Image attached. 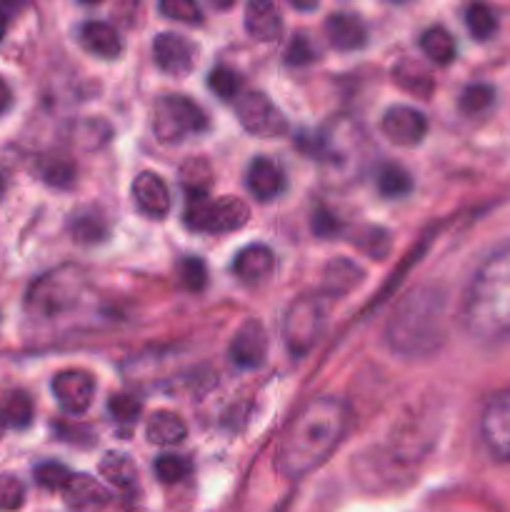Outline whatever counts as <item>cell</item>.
<instances>
[{"mask_svg":"<svg viewBox=\"0 0 510 512\" xmlns=\"http://www.w3.org/2000/svg\"><path fill=\"white\" fill-rule=\"evenodd\" d=\"M100 475L120 493H133L138 483V470L135 463L123 453H108L100 460Z\"/></svg>","mask_w":510,"mask_h":512,"instance_id":"cb8c5ba5","label":"cell"},{"mask_svg":"<svg viewBox=\"0 0 510 512\" xmlns=\"http://www.w3.org/2000/svg\"><path fill=\"white\" fill-rule=\"evenodd\" d=\"M25 488L13 475H0V512H13L23 508Z\"/></svg>","mask_w":510,"mask_h":512,"instance_id":"74e56055","label":"cell"},{"mask_svg":"<svg viewBox=\"0 0 510 512\" xmlns=\"http://www.w3.org/2000/svg\"><path fill=\"white\" fill-rule=\"evenodd\" d=\"M180 280H183V285L188 290L200 293V290L205 288V283H208V268H205L203 260L185 258L183 263H180Z\"/></svg>","mask_w":510,"mask_h":512,"instance_id":"ab89813d","label":"cell"},{"mask_svg":"<svg viewBox=\"0 0 510 512\" xmlns=\"http://www.w3.org/2000/svg\"><path fill=\"white\" fill-rule=\"evenodd\" d=\"M53 395L63 413L80 415L93 403L95 380L85 370H63L53 378Z\"/></svg>","mask_w":510,"mask_h":512,"instance_id":"8fae6325","label":"cell"},{"mask_svg":"<svg viewBox=\"0 0 510 512\" xmlns=\"http://www.w3.org/2000/svg\"><path fill=\"white\" fill-rule=\"evenodd\" d=\"M250 218V208L245 200L225 195V198L210 200L208 195L203 198H190L185 208L183 220L195 233H233L240 230Z\"/></svg>","mask_w":510,"mask_h":512,"instance_id":"8992f818","label":"cell"},{"mask_svg":"<svg viewBox=\"0 0 510 512\" xmlns=\"http://www.w3.org/2000/svg\"><path fill=\"white\" fill-rule=\"evenodd\" d=\"M140 408H143V405H140V400L135 398V395H128V393H118L108 400L110 415H113L115 420H120V423H135L140 415Z\"/></svg>","mask_w":510,"mask_h":512,"instance_id":"f35d334b","label":"cell"},{"mask_svg":"<svg viewBox=\"0 0 510 512\" xmlns=\"http://www.w3.org/2000/svg\"><path fill=\"white\" fill-rule=\"evenodd\" d=\"M393 3H405V0H393Z\"/></svg>","mask_w":510,"mask_h":512,"instance_id":"816d5d0a","label":"cell"},{"mask_svg":"<svg viewBox=\"0 0 510 512\" xmlns=\"http://www.w3.org/2000/svg\"><path fill=\"white\" fill-rule=\"evenodd\" d=\"M0 410H3L8 428L25 430L33 423V400L25 393H20V390L10 393L8 398H5V403L0 405Z\"/></svg>","mask_w":510,"mask_h":512,"instance_id":"f1b7e54d","label":"cell"},{"mask_svg":"<svg viewBox=\"0 0 510 512\" xmlns=\"http://www.w3.org/2000/svg\"><path fill=\"white\" fill-rule=\"evenodd\" d=\"M378 190L383 198H405L413 190V178L400 165L385 163L378 170Z\"/></svg>","mask_w":510,"mask_h":512,"instance_id":"83f0119b","label":"cell"},{"mask_svg":"<svg viewBox=\"0 0 510 512\" xmlns=\"http://www.w3.org/2000/svg\"><path fill=\"white\" fill-rule=\"evenodd\" d=\"M210 3H213L218 10H228V8H233L235 0H210Z\"/></svg>","mask_w":510,"mask_h":512,"instance_id":"7dc6e473","label":"cell"},{"mask_svg":"<svg viewBox=\"0 0 510 512\" xmlns=\"http://www.w3.org/2000/svg\"><path fill=\"white\" fill-rule=\"evenodd\" d=\"M153 58L163 73L185 75L190 73L195 60V48L188 38L178 33H160L153 40Z\"/></svg>","mask_w":510,"mask_h":512,"instance_id":"5bb4252c","label":"cell"},{"mask_svg":"<svg viewBox=\"0 0 510 512\" xmlns=\"http://www.w3.org/2000/svg\"><path fill=\"white\" fill-rule=\"evenodd\" d=\"M480 438L495 460L510 463V390L488 398L480 413Z\"/></svg>","mask_w":510,"mask_h":512,"instance_id":"9c48e42d","label":"cell"},{"mask_svg":"<svg viewBox=\"0 0 510 512\" xmlns=\"http://www.w3.org/2000/svg\"><path fill=\"white\" fill-rule=\"evenodd\" d=\"M23 3L25 0H0V8L10 15V13H18V10L23 8Z\"/></svg>","mask_w":510,"mask_h":512,"instance_id":"f6af8a7d","label":"cell"},{"mask_svg":"<svg viewBox=\"0 0 510 512\" xmlns=\"http://www.w3.org/2000/svg\"><path fill=\"white\" fill-rule=\"evenodd\" d=\"M245 30L258 43H275L283 33V18L273 0H248L243 13Z\"/></svg>","mask_w":510,"mask_h":512,"instance_id":"9a60e30c","label":"cell"},{"mask_svg":"<svg viewBox=\"0 0 510 512\" xmlns=\"http://www.w3.org/2000/svg\"><path fill=\"white\" fill-rule=\"evenodd\" d=\"M5 30H8V13L0 8V43H3V38H5Z\"/></svg>","mask_w":510,"mask_h":512,"instance_id":"bcb514c9","label":"cell"},{"mask_svg":"<svg viewBox=\"0 0 510 512\" xmlns=\"http://www.w3.org/2000/svg\"><path fill=\"white\" fill-rule=\"evenodd\" d=\"M80 3H85V5H95V3H103V0H80Z\"/></svg>","mask_w":510,"mask_h":512,"instance_id":"f907efd6","label":"cell"},{"mask_svg":"<svg viewBox=\"0 0 510 512\" xmlns=\"http://www.w3.org/2000/svg\"><path fill=\"white\" fill-rule=\"evenodd\" d=\"M448 335V305L445 293L435 285L410 290L385 325V340L405 358H428Z\"/></svg>","mask_w":510,"mask_h":512,"instance_id":"3957f363","label":"cell"},{"mask_svg":"<svg viewBox=\"0 0 510 512\" xmlns=\"http://www.w3.org/2000/svg\"><path fill=\"white\" fill-rule=\"evenodd\" d=\"M10 103H13V90H10V85L0 78V115L10 108Z\"/></svg>","mask_w":510,"mask_h":512,"instance_id":"7bdbcfd3","label":"cell"},{"mask_svg":"<svg viewBox=\"0 0 510 512\" xmlns=\"http://www.w3.org/2000/svg\"><path fill=\"white\" fill-rule=\"evenodd\" d=\"M265 355H268V333L258 320H245L230 340V360L235 368L253 370L263 365Z\"/></svg>","mask_w":510,"mask_h":512,"instance_id":"7c38bea8","label":"cell"},{"mask_svg":"<svg viewBox=\"0 0 510 512\" xmlns=\"http://www.w3.org/2000/svg\"><path fill=\"white\" fill-rule=\"evenodd\" d=\"M5 430H8V423H5V415H3V410H0V440H3Z\"/></svg>","mask_w":510,"mask_h":512,"instance_id":"c3c4849f","label":"cell"},{"mask_svg":"<svg viewBox=\"0 0 510 512\" xmlns=\"http://www.w3.org/2000/svg\"><path fill=\"white\" fill-rule=\"evenodd\" d=\"M245 185H248L255 200L268 203V200L278 198L285 190V173L270 158H255L248 165V173H245Z\"/></svg>","mask_w":510,"mask_h":512,"instance_id":"e0dca14e","label":"cell"},{"mask_svg":"<svg viewBox=\"0 0 510 512\" xmlns=\"http://www.w3.org/2000/svg\"><path fill=\"white\" fill-rule=\"evenodd\" d=\"M325 315V300L315 295L298 298L285 310L283 340L293 358H303L318 345L325 330Z\"/></svg>","mask_w":510,"mask_h":512,"instance_id":"52a82bcc","label":"cell"},{"mask_svg":"<svg viewBox=\"0 0 510 512\" xmlns=\"http://www.w3.org/2000/svg\"><path fill=\"white\" fill-rule=\"evenodd\" d=\"M380 130L390 143L400 145V148H413V145L423 143L425 133H428V118L408 105H395V108L385 110Z\"/></svg>","mask_w":510,"mask_h":512,"instance_id":"30bf717a","label":"cell"},{"mask_svg":"<svg viewBox=\"0 0 510 512\" xmlns=\"http://www.w3.org/2000/svg\"><path fill=\"white\" fill-rule=\"evenodd\" d=\"M145 435L153 445H160V448H170V445L183 443L185 435H188V425L183 423V418L170 410H158L153 418L148 420V428H145Z\"/></svg>","mask_w":510,"mask_h":512,"instance_id":"7402d4cb","label":"cell"},{"mask_svg":"<svg viewBox=\"0 0 510 512\" xmlns=\"http://www.w3.org/2000/svg\"><path fill=\"white\" fill-rule=\"evenodd\" d=\"M495 103V90L485 83H473L460 95V110L465 115H480Z\"/></svg>","mask_w":510,"mask_h":512,"instance_id":"1f68e13d","label":"cell"},{"mask_svg":"<svg viewBox=\"0 0 510 512\" xmlns=\"http://www.w3.org/2000/svg\"><path fill=\"white\" fill-rule=\"evenodd\" d=\"M40 175L48 185L70 188L75 180V165L68 158H60V155H48V158L40 160Z\"/></svg>","mask_w":510,"mask_h":512,"instance_id":"f546056e","label":"cell"},{"mask_svg":"<svg viewBox=\"0 0 510 512\" xmlns=\"http://www.w3.org/2000/svg\"><path fill=\"white\" fill-rule=\"evenodd\" d=\"M235 115H238L240 125L248 130L255 138H283L288 133V120H285L283 110L273 103L265 93L258 90H248L240 93L235 100Z\"/></svg>","mask_w":510,"mask_h":512,"instance_id":"ba28073f","label":"cell"},{"mask_svg":"<svg viewBox=\"0 0 510 512\" xmlns=\"http://www.w3.org/2000/svg\"><path fill=\"white\" fill-rule=\"evenodd\" d=\"M313 60H315L313 43H310L305 35H295V38L290 40L288 50H285V63L300 68V65H308V63H313Z\"/></svg>","mask_w":510,"mask_h":512,"instance_id":"60d3db41","label":"cell"},{"mask_svg":"<svg viewBox=\"0 0 510 512\" xmlns=\"http://www.w3.org/2000/svg\"><path fill=\"white\" fill-rule=\"evenodd\" d=\"M360 280H363V270L353 260L335 258L333 263H328L323 273V293L328 298H343L355 285H360Z\"/></svg>","mask_w":510,"mask_h":512,"instance_id":"44dd1931","label":"cell"},{"mask_svg":"<svg viewBox=\"0 0 510 512\" xmlns=\"http://www.w3.org/2000/svg\"><path fill=\"white\" fill-rule=\"evenodd\" d=\"M183 185L185 190H188L190 198H203V195L208 193V185H210L208 163L200 158L188 160V163L183 165Z\"/></svg>","mask_w":510,"mask_h":512,"instance_id":"d6a6232c","label":"cell"},{"mask_svg":"<svg viewBox=\"0 0 510 512\" xmlns=\"http://www.w3.org/2000/svg\"><path fill=\"white\" fill-rule=\"evenodd\" d=\"M340 230H343V223H340V220H338V215L330 213V210L323 208V205H320V208H315V213H313V233L318 235V238L330 240V238H335V235H338Z\"/></svg>","mask_w":510,"mask_h":512,"instance_id":"b9f144b4","label":"cell"},{"mask_svg":"<svg viewBox=\"0 0 510 512\" xmlns=\"http://www.w3.org/2000/svg\"><path fill=\"white\" fill-rule=\"evenodd\" d=\"M355 243L365 255L375 260H383L390 253V235L383 228H365L363 233L355 235Z\"/></svg>","mask_w":510,"mask_h":512,"instance_id":"d590c367","label":"cell"},{"mask_svg":"<svg viewBox=\"0 0 510 512\" xmlns=\"http://www.w3.org/2000/svg\"><path fill=\"white\" fill-rule=\"evenodd\" d=\"M208 88L213 90L220 100H233V98L238 100L243 83H240V75L235 73V70L225 68V65H218V68L210 70Z\"/></svg>","mask_w":510,"mask_h":512,"instance_id":"4dcf8cb0","label":"cell"},{"mask_svg":"<svg viewBox=\"0 0 510 512\" xmlns=\"http://www.w3.org/2000/svg\"><path fill=\"white\" fill-rule=\"evenodd\" d=\"M153 130L160 143H180L208 130V115L185 95H163L153 108Z\"/></svg>","mask_w":510,"mask_h":512,"instance_id":"5b68a950","label":"cell"},{"mask_svg":"<svg viewBox=\"0 0 510 512\" xmlns=\"http://www.w3.org/2000/svg\"><path fill=\"white\" fill-rule=\"evenodd\" d=\"M350 425V408L338 398H315L295 413L275 450V468L283 478L300 480L318 470Z\"/></svg>","mask_w":510,"mask_h":512,"instance_id":"6da1fadb","label":"cell"},{"mask_svg":"<svg viewBox=\"0 0 510 512\" xmlns=\"http://www.w3.org/2000/svg\"><path fill=\"white\" fill-rule=\"evenodd\" d=\"M85 285H88V278L80 265H60V268L40 275L30 285L25 293V310L33 318H58V315L70 313L80 303Z\"/></svg>","mask_w":510,"mask_h":512,"instance_id":"277c9868","label":"cell"},{"mask_svg":"<svg viewBox=\"0 0 510 512\" xmlns=\"http://www.w3.org/2000/svg\"><path fill=\"white\" fill-rule=\"evenodd\" d=\"M63 498L70 508L75 510H95L103 508L105 503L110 500L108 490L98 483L90 475H73L68 480V485L63 488Z\"/></svg>","mask_w":510,"mask_h":512,"instance_id":"ffe728a7","label":"cell"},{"mask_svg":"<svg viewBox=\"0 0 510 512\" xmlns=\"http://www.w3.org/2000/svg\"><path fill=\"white\" fill-rule=\"evenodd\" d=\"M155 475L160 478V483H180L190 475V460L183 458V455H160L155 460Z\"/></svg>","mask_w":510,"mask_h":512,"instance_id":"e575fe53","label":"cell"},{"mask_svg":"<svg viewBox=\"0 0 510 512\" xmlns=\"http://www.w3.org/2000/svg\"><path fill=\"white\" fill-rule=\"evenodd\" d=\"M70 233H73V238L78 240V243L95 245L103 243V240L108 238L110 228L108 220H105V215L100 213V210L85 208L70 218Z\"/></svg>","mask_w":510,"mask_h":512,"instance_id":"603a6c76","label":"cell"},{"mask_svg":"<svg viewBox=\"0 0 510 512\" xmlns=\"http://www.w3.org/2000/svg\"><path fill=\"white\" fill-rule=\"evenodd\" d=\"M3 193H5V175L0 173V195H3Z\"/></svg>","mask_w":510,"mask_h":512,"instance_id":"681fc988","label":"cell"},{"mask_svg":"<svg viewBox=\"0 0 510 512\" xmlns=\"http://www.w3.org/2000/svg\"><path fill=\"white\" fill-rule=\"evenodd\" d=\"M420 50L435 65H450L455 60V55H458L455 38L443 25H433V28H428L420 35Z\"/></svg>","mask_w":510,"mask_h":512,"instance_id":"d4e9b609","label":"cell"},{"mask_svg":"<svg viewBox=\"0 0 510 512\" xmlns=\"http://www.w3.org/2000/svg\"><path fill=\"white\" fill-rule=\"evenodd\" d=\"M80 43L88 53L98 55L103 60H113L123 53V38L118 30L103 20H88L80 25Z\"/></svg>","mask_w":510,"mask_h":512,"instance_id":"d6986e66","label":"cell"},{"mask_svg":"<svg viewBox=\"0 0 510 512\" xmlns=\"http://www.w3.org/2000/svg\"><path fill=\"white\" fill-rule=\"evenodd\" d=\"M465 25L475 40H490L498 30V15L483 0H470L465 8Z\"/></svg>","mask_w":510,"mask_h":512,"instance_id":"4316f807","label":"cell"},{"mask_svg":"<svg viewBox=\"0 0 510 512\" xmlns=\"http://www.w3.org/2000/svg\"><path fill=\"white\" fill-rule=\"evenodd\" d=\"M325 38L335 50L353 53V50L365 48L368 43V28L363 20L353 13H333L325 20Z\"/></svg>","mask_w":510,"mask_h":512,"instance_id":"2e32d148","label":"cell"},{"mask_svg":"<svg viewBox=\"0 0 510 512\" xmlns=\"http://www.w3.org/2000/svg\"><path fill=\"white\" fill-rule=\"evenodd\" d=\"M275 268V255L268 245H245L233 260V273L240 283L255 285L268 278Z\"/></svg>","mask_w":510,"mask_h":512,"instance_id":"ac0fdd59","label":"cell"},{"mask_svg":"<svg viewBox=\"0 0 510 512\" xmlns=\"http://www.w3.org/2000/svg\"><path fill=\"white\" fill-rule=\"evenodd\" d=\"M288 3L293 5V8L305 10V13H308V10H315V8H318L320 0H288Z\"/></svg>","mask_w":510,"mask_h":512,"instance_id":"ee69618b","label":"cell"},{"mask_svg":"<svg viewBox=\"0 0 510 512\" xmlns=\"http://www.w3.org/2000/svg\"><path fill=\"white\" fill-rule=\"evenodd\" d=\"M33 478L40 488L60 490V493H63V488L68 485V480L73 478V473L60 463H40L38 468L33 470Z\"/></svg>","mask_w":510,"mask_h":512,"instance_id":"8d00e7d4","label":"cell"},{"mask_svg":"<svg viewBox=\"0 0 510 512\" xmlns=\"http://www.w3.org/2000/svg\"><path fill=\"white\" fill-rule=\"evenodd\" d=\"M393 80L405 90V93H413L418 95V98H428L435 88L433 75H430L423 65L415 63V60H400L393 68Z\"/></svg>","mask_w":510,"mask_h":512,"instance_id":"484cf974","label":"cell"},{"mask_svg":"<svg viewBox=\"0 0 510 512\" xmlns=\"http://www.w3.org/2000/svg\"><path fill=\"white\" fill-rule=\"evenodd\" d=\"M133 200L135 208L153 220H163L170 213V205H173L165 180L158 173H150V170L135 175Z\"/></svg>","mask_w":510,"mask_h":512,"instance_id":"4fadbf2b","label":"cell"},{"mask_svg":"<svg viewBox=\"0 0 510 512\" xmlns=\"http://www.w3.org/2000/svg\"><path fill=\"white\" fill-rule=\"evenodd\" d=\"M160 13L175 23L198 25L203 23V10H200L198 0H160Z\"/></svg>","mask_w":510,"mask_h":512,"instance_id":"836d02e7","label":"cell"},{"mask_svg":"<svg viewBox=\"0 0 510 512\" xmlns=\"http://www.w3.org/2000/svg\"><path fill=\"white\" fill-rule=\"evenodd\" d=\"M463 325L473 338L510 340V243L483 260L463 298Z\"/></svg>","mask_w":510,"mask_h":512,"instance_id":"7a4b0ae2","label":"cell"}]
</instances>
